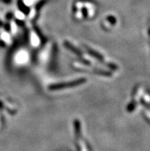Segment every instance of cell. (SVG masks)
<instances>
[{
	"mask_svg": "<svg viewBox=\"0 0 150 151\" xmlns=\"http://www.w3.org/2000/svg\"><path fill=\"white\" fill-rule=\"evenodd\" d=\"M85 82L84 79H79L77 81H73L70 82H67V83H63V84H54L49 87V89L51 91H55V90H60V89H63V88H70V87L77 86L79 84H82V83Z\"/></svg>",
	"mask_w": 150,
	"mask_h": 151,
	"instance_id": "1",
	"label": "cell"
}]
</instances>
